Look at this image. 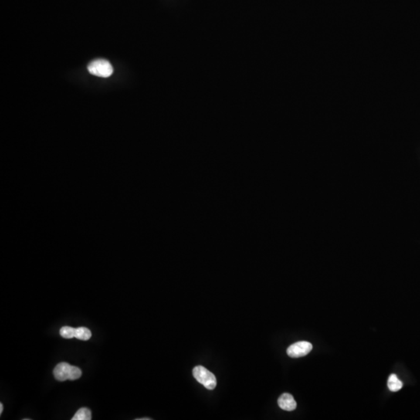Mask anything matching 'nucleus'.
<instances>
[{"mask_svg":"<svg viewBox=\"0 0 420 420\" xmlns=\"http://www.w3.org/2000/svg\"><path fill=\"white\" fill-rule=\"evenodd\" d=\"M193 376L195 380L208 390H214L217 387V378L209 370L202 366H197L193 369Z\"/></svg>","mask_w":420,"mask_h":420,"instance_id":"1","label":"nucleus"},{"mask_svg":"<svg viewBox=\"0 0 420 420\" xmlns=\"http://www.w3.org/2000/svg\"><path fill=\"white\" fill-rule=\"evenodd\" d=\"M88 71L90 74L99 77L107 78L113 73V68L109 61L105 59H96L90 62L88 66Z\"/></svg>","mask_w":420,"mask_h":420,"instance_id":"2","label":"nucleus"},{"mask_svg":"<svg viewBox=\"0 0 420 420\" xmlns=\"http://www.w3.org/2000/svg\"><path fill=\"white\" fill-rule=\"evenodd\" d=\"M313 348L311 343L309 342L300 341L295 343L287 349L288 356L292 358H299L308 354Z\"/></svg>","mask_w":420,"mask_h":420,"instance_id":"3","label":"nucleus"},{"mask_svg":"<svg viewBox=\"0 0 420 420\" xmlns=\"http://www.w3.org/2000/svg\"><path fill=\"white\" fill-rule=\"evenodd\" d=\"M72 367V366H71L70 364H69L68 363H65V362L59 363L53 370V374L55 376V379L59 381H65L66 380H69Z\"/></svg>","mask_w":420,"mask_h":420,"instance_id":"4","label":"nucleus"},{"mask_svg":"<svg viewBox=\"0 0 420 420\" xmlns=\"http://www.w3.org/2000/svg\"><path fill=\"white\" fill-rule=\"evenodd\" d=\"M278 405L285 411H293L296 409V402L292 394L289 393L282 394L278 399Z\"/></svg>","mask_w":420,"mask_h":420,"instance_id":"5","label":"nucleus"},{"mask_svg":"<svg viewBox=\"0 0 420 420\" xmlns=\"http://www.w3.org/2000/svg\"><path fill=\"white\" fill-rule=\"evenodd\" d=\"M402 386V382L400 381L399 379L398 378V377L395 374H391L390 375L388 381H387V387L389 388L390 391H393V392H396V391H399L401 389Z\"/></svg>","mask_w":420,"mask_h":420,"instance_id":"6","label":"nucleus"},{"mask_svg":"<svg viewBox=\"0 0 420 420\" xmlns=\"http://www.w3.org/2000/svg\"><path fill=\"white\" fill-rule=\"evenodd\" d=\"M92 333L90 330L84 327H79L76 329V334H75V338L79 339V340H83V341H87L91 338Z\"/></svg>","mask_w":420,"mask_h":420,"instance_id":"7","label":"nucleus"},{"mask_svg":"<svg viewBox=\"0 0 420 420\" xmlns=\"http://www.w3.org/2000/svg\"><path fill=\"white\" fill-rule=\"evenodd\" d=\"M91 418L90 410L89 408H82L76 411L72 420H90Z\"/></svg>","mask_w":420,"mask_h":420,"instance_id":"8","label":"nucleus"},{"mask_svg":"<svg viewBox=\"0 0 420 420\" xmlns=\"http://www.w3.org/2000/svg\"><path fill=\"white\" fill-rule=\"evenodd\" d=\"M75 334H76V329L74 328L65 326L60 329L61 336L65 339H72L75 337Z\"/></svg>","mask_w":420,"mask_h":420,"instance_id":"9","label":"nucleus"},{"mask_svg":"<svg viewBox=\"0 0 420 420\" xmlns=\"http://www.w3.org/2000/svg\"><path fill=\"white\" fill-rule=\"evenodd\" d=\"M82 375V371L79 367H74V366H72V370H71V375L70 378L69 380L71 381H74V380H77L79 379V377H81Z\"/></svg>","mask_w":420,"mask_h":420,"instance_id":"10","label":"nucleus"},{"mask_svg":"<svg viewBox=\"0 0 420 420\" xmlns=\"http://www.w3.org/2000/svg\"><path fill=\"white\" fill-rule=\"evenodd\" d=\"M3 411H4V405L3 403H0V414L3 413Z\"/></svg>","mask_w":420,"mask_h":420,"instance_id":"11","label":"nucleus"},{"mask_svg":"<svg viewBox=\"0 0 420 420\" xmlns=\"http://www.w3.org/2000/svg\"><path fill=\"white\" fill-rule=\"evenodd\" d=\"M151 418H136V420H150Z\"/></svg>","mask_w":420,"mask_h":420,"instance_id":"12","label":"nucleus"}]
</instances>
